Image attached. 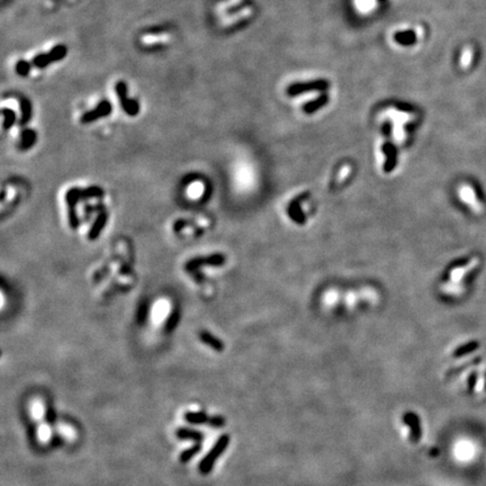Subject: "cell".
<instances>
[{
    "label": "cell",
    "mask_w": 486,
    "mask_h": 486,
    "mask_svg": "<svg viewBox=\"0 0 486 486\" xmlns=\"http://www.w3.org/2000/svg\"><path fill=\"white\" fill-rule=\"evenodd\" d=\"M104 189L98 186H91L88 188H71L69 189L65 194V202L68 205V214H69V224L72 230H76L79 226V220H78L76 206L79 202L83 200L103 197Z\"/></svg>",
    "instance_id": "1"
},
{
    "label": "cell",
    "mask_w": 486,
    "mask_h": 486,
    "mask_svg": "<svg viewBox=\"0 0 486 486\" xmlns=\"http://www.w3.org/2000/svg\"><path fill=\"white\" fill-rule=\"evenodd\" d=\"M230 444V437L228 435L222 436L217 443L214 444V447L211 449L209 455H206L202 462L199 464V470L202 474H209L213 469L215 462L217 461L218 457L223 454L225 449L228 448Z\"/></svg>",
    "instance_id": "2"
},
{
    "label": "cell",
    "mask_w": 486,
    "mask_h": 486,
    "mask_svg": "<svg viewBox=\"0 0 486 486\" xmlns=\"http://www.w3.org/2000/svg\"><path fill=\"white\" fill-rule=\"evenodd\" d=\"M66 52L68 51H66V47L64 45H58L53 47L50 52H47V53L41 54L34 58L33 64H34L36 68H45V66L51 64L52 62H57L62 60V59H64Z\"/></svg>",
    "instance_id": "3"
},
{
    "label": "cell",
    "mask_w": 486,
    "mask_h": 486,
    "mask_svg": "<svg viewBox=\"0 0 486 486\" xmlns=\"http://www.w3.org/2000/svg\"><path fill=\"white\" fill-rule=\"evenodd\" d=\"M225 258L223 254H215L207 255V257H197L195 259H191L190 261H188L186 265V270L188 273H194L197 272V269H199L200 267L203 266H213V267H220L222 265H224Z\"/></svg>",
    "instance_id": "4"
},
{
    "label": "cell",
    "mask_w": 486,
    "mask_h": 486,
    "mask_svg": "<svg viewBox=\"0 0 486 486\" xmlns=\"http://www.w3.org/2000/svg\"><path fill=\"white\" fill-rule=\"evenodd\" d=\"M115 90L118 97H120L122 107H123L124 112L127 113L129 116H135L140 112V105L136 100H132L127 97V86L123 81L116 84Z\"/></svg>",
    "instance_id": "5"
},
{
    "label": "cell",
    "mask_w": 486,
    "mask_h": 486,
    "mask_svg": "<svg viewBox=\"0 0 486 486\" xmlns=\"http://www.w3.org/2000/svg\"><path fill=\"white\" fill-rule=\"evenodd\" d=\"M112 113V104L107 100H103L102 103H99L97 106H96L95 109L89 110V112L85 113L83 116H81L80 121L81 123L88 124L92 123V122L99 120V118H103L107 116Z\"/></svg>",
    "instance_id": "6"
},
{
    "label": "cell",
    "mask_w": 486,
    "mask_h": 486,
    "mask_svg": "<svg viewBox=\"0 0 486 486\" xmlns=\"http://www.w3.org/2000/svg\"><path fill=\"white\" fill-rule=\"evenodd\" d=\"M403 421L410 428L412 443H419V440L421 439L422 436V429L420 419H419L417 413H414V412H406L403 415Z\"/></svg>",
    "instance_id": "7"
},
{
    "label": "cell",
    "mask_w": 486,
    "mask_h": 486,
    "mask_svg": "<svg viewBox=\"0 0 486 486\" xmlns=\"http://www.w3.org/2000/svg\"><path fill=\"white\" fill-rule=\"evenodd\" d=\"M107 221H108V214L105 210L100 211V213L98 214L97 218H96L94 225L91 226V229L89 230L88 237L89 240H96L100 235V233L104 230V228L106 226Z\"/></svg>",
    "instance_id": "8"
},
{
    "label": "cell",
    "mask_w": 486,
    "mask_h": 486,
    "mask_svg": "<svg viewBox=\"0 0 486 486\" xmlns=\"http://www.w3.org/2000/svg\"><path fill=\"white\" fill-rule=\"evenodd\" d=\"M199 339L202 340V342L203 343H205L206 346H209L212 348V349L214 350H216V351H222L224 349V344L222 341L218 339V338H216L215 336H213L212 333L211 332H207V331H203V332H200V335H199Z\"/></svg>",
    "instance_id": "9"
},
{
    "label": "cell",
    "mask_w": 486,
    "mask_h": 486,
    "mask_svg": "<svg viewBox=\"0 0 486 486\" xmlns=\"http://www.w3.org/2000/svg\"><path fill=\"white\" fill-rule=\"evenodd\" d=\"M185 419L192 424H211L213 417H209L204 412H187L185 414Z\"/></svg>",
    "instance_id": "10"
},
{
    "label": "cell",
    "mask_w": 486,
    "mask_h": 486,
    "mask_svg": "<svg viewBox=\"0 0 486 486\" xmlns=\"http://www.w3.org/2000/svg\"><path fill=\"white\" fill-rule=\"evenodd\" d=\"M29 412H31V417L33 418V420L35 421L43 420L44 415H45V406H44L43 401L41 399L33 400L31 402Z\"/></svg>",
    "instance_id": "11"
},
{
    "label": "cell",
    "mask_w": 486,
    "mask_h": 486,
    "mask_svg": "<svg viewBox=\"0 0 486 486\" xmlns=\"http://www.w3.org/2000/svg\"><path fill=\"white\" fill-rule=\"evenodd\" d=\"M176 436L179 438V439L183 440H192V441H202L203 440V435L199 431H195V430H190L187 428H180L176 431Z\"/></svg>",
    "instance_id": "12"
},
{
    "label": "cell",
    "mask_w": 486,
    "mask_h": 486,
    "mask_svg": "<svg viewBox=\"0 0 486 486\" xmlns=\"http://www.w3.org/2000/svg\"><path fill=\"white\" fill-rule=\"evenodd\" d=\"M36 141V133L32 129H25L21 136V149L28 150L29 148L34 146Z\"/></svg>",
    "instance_id": "13"
},
{
    "label": "cell",
    "mask_w": 486,
    "mask_h": 486,
    "mask_svg": "<svg viewBox=\"0 0 486 486\" xmlns=\"http://www.w3.org/2000/svg\"><path fill=\"white\" fill-rule=\"evenodd\" d=\"M21 124H26V123H28L29 120H31V116H32L31 103H29L27 99H23L21 103Z\"/></svg>",
    "instance_id": "14"
},
{
    "label": "cell",
    "mask_w": 486,
    "mask_h": 486,
    "mask_svg": "<svg viewBox=\"0 0 486 486\" xmlns=\"http://www.w3.org/2000/svg\"><path fill=\"white\" fill-rule=\"evenodd\" d=\"M52 431L51 428L46 423H41L38 429V438L41 443H47L51 439Z\"/></svg>",
    "instance_id": "15"
},
{
    "label": "cell",
    "mask_w": 486,
    "mask_h": 486,
    "mask_svg": "<svg viewBox=\"0 0 486 486\" xmlns=\"http://www.w3.org/2000/svg\"><path fill=\"white\" fill-rule=\"evenodd\" d=\"M2 115L3 117H5V120H3V127L8 129L12 127L13 124L15 123V121H16V114H15L12 109L3 108Z\"/></svg>",
    "instance_id": "16"
},
{
    "label": "cell",
    "mask_w": 486,
    "mask_h": 486,
    "mask_svg": "<svg viewBox=\"0 0 486 486\" xmlns=\"http://www.w3.org/2000/svg\"><path fill=\"white\" fill-rule=\"evenodd\" d=\"M199 449H200V446H198V444H196V446L187 449V450H185L183 452V454L180 455L179 461L181 463H187V462H189L192 457H194V456L196 454H197V452L199 451Z\"/></svg>",
    "instance_id": "17"
},
{
    "label": "cell",
    "mask_w": 486,
    "mask_h": 486,
    "mask_svg": "<svg viewBox=\"0 0 486 486\" xmlns=\"http://www.w3.org/2000/svg\"><path fill=\"white\" fill-rule=\"evenodd\" d=\"M59 431H60L61 435L63 437H64L65 439H68V440L75 439V437H76L75 429H73L72 426L69 425V424H62V425H60V428H59Z\"/></svg>",
    "instance_id": "18"
},
{
    "label": "cell",
    "mask_w": 486,
    "mask_h": 486,
    "mask_svg": "<svg viewBox=\"0 0 486 486\" xmlns=\"http://www.w3.org/2000/svg\"><path fill=\"white\" fill-rule=\"evenodd\" d=\"M476 348H478V344L477 343L466 344V346H464V347L459 348V349L456 350L455 356H456V357H459V356H464V355H466V354H469V352L474 351L475 349H476Z\"/></svg>",
    "instance_id": "19"
},
{
    "label": "cell",
    "mask_w": 486,
    "mask_h": 486,
    "mask_svg": "<svg viewBox=\"0 0 486 486\" xmlns=\"http://www.w3.org/2000/svg\"><path fill=\"white\" fill-rule=\"evenodd\" d=\"M29 69H31V65L26 61H20L16 65V71L21 76H27Z\"/></svg>",
    "instance_id": "20"
},
{
    "label": "cell",
    "mask_w": 486,
    "mask_h": 486,
    "mask_svg": "<svg viewBox=\"0 0 486 486\" xmlns=\"http://www.w3.org/2000/svg\"><path fill=\"white\" fill-rule=\"evenodd\" d=\"M478 362H480V359H478V358H477V359H474L473 361L467 362V363H465V365H464V366H462V367H458V368H456V369H454V370H451V372H449V373L447 374V376L449 377V376H454V375H457V374H459L461 372H463V370L465 369L467 366L469 367V366L476 365V363H478Z\"/></svg>",
    "instance_id": "21"
},
{
    "label": "cell",
    "mask_w": 486,
    "mask_h": 486,
    "mask_svg": "<svg viewBox=\"0 0 486 486\" xmlns=\"http://www.w3.org/2000/svg\"><path fill=\"white\" fill-rule=\"evenodd\" d=\"M476 381H477V375H476V373H472L468 378V392L469 393H472L475 389V386H476Z\"/></svg>",
    "instance_id": "22"
},
{
    "label": "cell",
    "mask_w": 486,
    "mask_h": 486,
    "mask_svg": "<svg viewBox=\"0 0 486 486\" xmlns=\"http://www.w3.org/2000/svg\"><path fill=\"white\" fill-rule=\"evenodd\" d=\"M484 389H485V392H486V375H485V383H484Z\"/></svg>",
    "instance_id": "23"
}]
</instances>
